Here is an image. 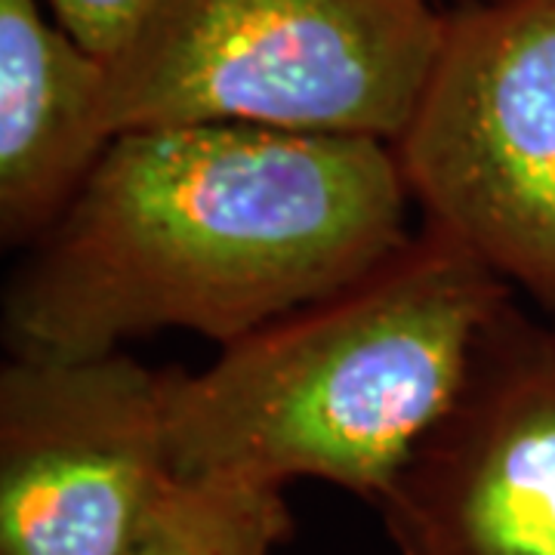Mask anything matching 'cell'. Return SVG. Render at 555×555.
Listing matches in <instances>:
<instances>
[{"instance_id":"7a4b0ae2","label":"cell","mask_w":555,"mask_h":555,"mask_svg":"<svg viewBox=\"0 0 555 555\" xmlns=\"http://www.w3.org/2000/svg\"><path fill=\"white\" fill-rule=\"evenodd\" d=\"M513 287L420 225L377 266L219 349L164 371L170 466L284 488L331 481L377 503L451 401Z\"/></svg>"},{"instance_id":"8fae6325","label":"cell","mask_w":555,"mask_h":555,"mask_svg":"<svg viewBox=\"0 0 555 555\" xmlns=\"http://www.w3.org/2000/svg\"><path fill=\"white\" fill-rule=\"evenodd\" d=\"M553 324H555V315H553Z\"/></svg>"},{"instance_id":"30bf717a","label":"cell","mask_w":555,"mask_h":555,"mask_svg":"<svg viewBox=\"0 0 555 555\" xmlns=\"http://www.w3.org/2000/svg\"><path fill=\"white\" fill-rule=\"evenodd\" d=\"M466 3H473V0H466Z\"/></svg>"},{"instance_id":"6da1fadb","label":"cell","mask_w":555,"mask_h":555,"mask_svg":"<svg viewBox=\"0 0 555 555\" xmlns=\"http://www.w3.org/2000/svg\"><path fill=\"white\" fill-rule=\"evenodd\" d=\"M389 142L185 124L112 139L3 297L10 356L118 352L192 331L219 349L411 238Z\"/></svg>"},{"instance_id":"3957f363","label":"cell","mask_w":555,"mask_h":555,"mask_svg":"<svg viewBox=\"0 0 555 555\" xmlns=\"http://www.w3.org/2000/svg\"><path fill=\"white\" fill-rule=\"evenodd\" d=\"M441 28L429 0H155L102 60L105 127L247 124L392 145Z\"/></svg>"},{"instance_id":"5b68a950","label":"cell","mask_w":555,"mask_h":555,"mask_svg":"<svg viewBox=\"0 0 555 555\" xmlns=\"http://www.w3.org/2000/svg\"><path fill=\"white\" fill-rule=\"evenodd\" d=\"M173 473L164 371L124 352L0 371V555H124Z\"/></svg>"},{"instance_id":"9c48e42d","label":"cell","mask_w":555,"mask_h":555,"mask_svg":"<svg viewBox=\"0 0 555 555\" xmlns=\"http://www.w3.org/2000/svg\"><path fill=\"white\" fill-rule=\"evenodd\" d=\"M53 20L93 56L108 60L155 0H47Z\"/></svg>"},{"instance_id":"ba28073f","label":"cell","mask_w":555,"mask_h":555,"mask_svg":"<svg viewBox=\"0 0 555 555\" xmlns=\"http://www.w3.org/2000/svg\"><path fill=\"white\" fill-rule=\"evenodd\" d=\"M287 537L284 488L170 473L124 555H272Z\"/></svg>"},{"instance_id":"8992f818","label":"cell","mask_w":555,"mask_h":555,"mask_svg":"<svg viewBox=\"0 0 555 555\" xmlns=\"http://www.w3.org/2000/svg\"><path fill=\"white\" fill-rule=\"evenodd\" d=\"M398 555H555V324L509 297L374 503Z\"/></svg>"},{"instance_id":"277c9868","label":"cell","mask_w":555,"mask_h":555,"mask_svg":"<svg viewBox=\"0 0 555 555\" xmlns=\"http://www.w3.org/2000/svg\"><path fill=\"white\" fill-rule=\"evenodd\" d=\"M423 222L555 315V0H473L444 16L392 142Z\"/></svg>"},{"instance_id":"52a82bcc","label":"cell","mask_w":555,"mask_h":555,"mask_svg":"<svg viewBox=\"0 0 555 555\" xmlns=\"http://www.w3.org/2000/svg\"><path fill=\"white\" fill-rule=\"evenodd\" d=\"M105 62L38 0H0V241L31 247L112 145Z\"/></svg>"}]
</instances>
